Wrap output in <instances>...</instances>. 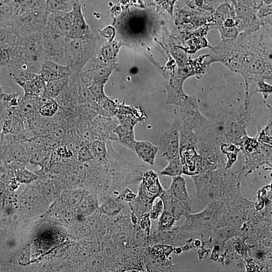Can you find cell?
Listing matches in <instances>:
<instances>
[{
	"mask_svg": "<svg viewBox=\"0 0 272 272\" xmlns=\"http://www.w3.org/2000/svg\"><path fill=\"white\" fill-rule=\"evenodd\" d=\"M258 29L223 39L207 54L210 64L220 62L243 77L245 93L258 81L271 80V25Z\"/></svg>",
	"mask_w": 272,
	"mask_h": 272,
	"instance_id": "1",
	"label": "cell"
},
{
	"mask_svg": "<svg viewBox=\"0 0 272 272\" xmlns=\"http://www.w3.org/2000/svg\"><path fill=\"white\" fill-rule=\"evenodd\" d=\"M178 106L179 118L190 127L197 153L218 167H225V155L220 150L223 143L221 130L200 112L194 96H189Z\"/></svg>",
	"mask_w": 272,
	"mask_h": 272,
	"instance_id": "2",
	"label": "cell"
},
{
	"mask_svg": "<svg viewBox=\"0 0 272 272\" xmlns=\"http://www.w3.org/2000/svg\"><path fill=\"white\" fill-rule=\"evenodd\" d=\"M177 64L169 67L165 75L166 79L165 86L167 92L166 103L179 106L188 96L183 90V84L188 78L195 76L200 78L209 69L210 64L207 55L200 56L195 59H188L182 51L173 53Z\"/></svg>",
	"mask_w": 272,
	"mask_h": 272,
	"instance_id": "3",
	"label": "cell"
},
{
	"mask_svg": "<svg viewBox=\"0 0 272 272\" xmlns=\"http://www.w3.org/2000/svg\"><path fill=\"white\" fill-rule=\"evenodd\" d=\"M46 59L41 30L20 39L15 46L12 59L7 66L13 77L21 73L39 74Z\"/></svg>",
	"mask_w": 272,
	"mask_h": 272,
	"instance_id": "4",
	"label": "cell"
},
{
	"mask_svg": "<svg viewBox=\"0 0 272 272\" xmlns=\"http://www.w3.org/2000/svg\"><path fill=\"white\" fill-rule=\"evenodd\" d=\"M111 142H107L108 154L105 167L110 194L140 182L144 173L148 169L145 165L126 160L114 150Z\"/></svg>",
	"mask_w": 272,
	"mask_h": 272,
	"instance_id": "5",
	"label": "cell"
},
{
	"mask_svg": "<svg viewBox=\"0 0 272 272\" xmlns=\"http://www.w3.org/2000/svg\"><path fill=\"white\" fill-rule=\"evenodd\" d=\"M225 210V205L219 201L207 205L199 213H185L183 216L185 221L180 227L192 232L202 241H205L211 237L216 228L221 226Z\"/></svg>",
	"mask_w": 272,
	"mask_h": 272,
	"instance_id": "6",
	"label": "cell"
},
{
	"mask_svg": "<svg viewBox=\"0 0 272 272\" xmlns=\"http://www.w3.org/2000/svg\"><path fill=\"white\" fill-rule=\"evenodd\" d=\"M114 117L118 121L114 130L118 142L133 151L136 141L134 127L138 123L146 119L145 112L140 107L127 105L124 102H119Z\"/></svg>",
	"mask_w": 272,
	"mask_h": 272,
	"instance_id": "7",
	"label": "cell"
},
{
	"mask_svg": "<svg viewBox=\"0 0 272 272\" xmlns=\"http://www.w3.org/2000/svg\"><path fill=\"white\" fill-rule=\"evenodd\" d=\"M242 151L244 162L242 171L245 175L251 173L263 165L271 169L272 146L259 142L254 136L246 135L238 144Z\"/></svg>",
	"mask_w": 272,
	"mask_h": 272,
	"instance_id": "8",
	"label": "cell"
},
{
	"mask_svg": "<svg viewBox=\"0 0 272 272\" xmlns=\"http://www.w3.org/2000/svg\"><path fill=\"white\" fill-rule=\"evenodd\" d=\"M253 103L251 96L245 95L242 103L235 113L225 122L221 130L223 143L238 145L241 139L247 135Z\"/></svg>",
	"mask_w": 272,
	"mask_h": 272,
	"instance_id": "9",
	"label": "cell"
},
{
	"mask_svg": "<svg viewBox=\"0 0 272 272\" xmlns=\"http://www.w3.org/2000/svg\"><path fill=\"white\" fill-rule=\"evenodd\" d=\"M94 35L78 38H66L65 56L67 65L74 74H79L93 57L96 48Z\"/></svg>",
	"mask_w": 272,
	"mask_h": 272,
	"instance_id": "10",
	"label": "cell"
},
{
	"mask_svg": "<svg viewBox=\"0 0 272 272\" xmlns=\"http://www.w3.org/2000/svg\"><path fill=\"white\" fill-rule=\"evenodd\" d=\"M150 236L153 245L161 243L172 245L174 247H180L183 252L195 248L194 241L195 239L200 238L180 226H174L166 230H159L152 226Z\"/></svg>",
	"mask_w": 272,
	"mask_h": 272,
	"instance_id": "11",
	"label": "cell"
},
{
	"mask_svg": "<svg viewBox=\"0 0 272 272\" xmlns=\"http://www.w3.org/2000/svg\"><path fill=\"white\" fill-rule=\"evenodd\" d=\"M117 65L115 61L106 60L98 56L93 57L80 72V80L86 86L92 83L105 85Z\"/></svg>",
	"mask_w": 272,
	"mask_h": 272,
	"instance_id": "12",
	"label": "cell"
},
{
	"mask_svg": "<svg viewBox=\"0 0 272 272\" xmlns=\"http://www.w3.org/2000/svg\"><path fill=\"white\" fill-rule=\"evenodd\" d=\"M45 4L27 10L17 17L13 26L20 38L42 30L45 15Z\"/></svg>",
	"mask_w": 272,
	"mask_h": 272,
	"instance_id": "13",
	"label": "cell"
},
{
	"mask_svg": "<svg viewBox=\"0 0 272 272\" xmlns=\"http://www.w3.org/2000/svg\"><path fill=\"white\" fill-rule=\"evenodd\" d=\"M179 127V120L176 114L169 128L160 138L159 150L168 163L181 161Z\"/></svg>",
	"mask_w": 272,
	"mask_h": 272,
	"instance_id": "14",
	"label": "cell"
},
{
	"mask_svg": "<svg viewBox=\"0 0 272 272\" xmlns=\"http://www.w3.org/2000/svg\"><path fill=\"white\" fill-rule=\"evenodd\" d=\"M42 32V31H41ZM44 52L46 58L67 65L65 44L67 37L42 32Z\"/></svg>",
	"mask_w": 272,
	"mask_h": 272,
	"instance_id": "15",
	"label": "cell"
},
{
	"mask_svg": "<svg viewBox=\"0 0 272 272\" xmlns=\"http://www.w3.org/2000/svg\"><path fill=\"white\" fill-rule=\"evenodd\" d=\"M190 177L194 183L197 197L200 199L206 206L220 201L219 194L210 171Z\"/></svg>",
	"mask_w": 272,
	"mask_h": 272,
	"instance_id": "16",
	"label": "cell"
},
{
	"mask_svg": "<svg viewBox=\"0 0 272 272\" xmlns=\"http://www.w3.org/2000/svg\"><path fill=\"white\" fill-rule=\"evenodd\" d=\"M90 122L95 140L105 142H118L114 130L118 124V121L115 117H107L97 114L92 118Z\"/></svg>",
	"mask_w": 272,
	"mask_h": 272,
	"instance_id": "17",
	"label": "cell"
},
{
	"mask_svg": "<svg viewBox=\"0 0 272 272\" xmlns=\"http://www.w3.org/2000/svg\"><path fill=\"white\" fill-rule=\"evenodd\" d=\"M13 78L22 88L24 97H40L44 91L46 82L39 74L21 73Z\"/></svg>",
	"mask_w": 272,
	"mask_h": 272,
	"instance_id": "18",
	"label": "cell"
},
{
	"mask_svg": "<svg viewBox=\"0 0 272 272\" xmlns=\"http://www.w3.org/2000/svg\"><path fill=\"white\" fill-rule=\"evenodd\" d=\"M0 160L26 164L29 162V157L25 142H0Z\"/></svg>",
	"mask_w": 272,
	"mask_h": 272,
	"instance_id": "19",
	"label": "cell"
},
{
	"mask_svg": "<svg viewBox=\"0 0 272 272\" xmlns=\"http://www.w3.org/2000/svg\"><path fill=\"white\" fill-rule=\"evenodd\" d=\"M72 74V72L67 65L55 62L47 58L43 60L39 73L46 83L70 77Z\"/></svg>",
	"mask_w": 272,
	"mask_h": 272,
	"instance_id": "20",
	"label": "cell"
},
{
	"mask_svg": "<svg viewBox=\"0 0 272 272\" xmlns=\"http://www.w3.org/2000/svg\"><path fill=\"white\" fill-rule=\"evenodd\" d=\"M72 11L71 31L68 38H78L93 35L86 23L80 2L75 4Z\"/></svg>",
	"mask_w": 272,
	"mask_h": 272,
	"instance_id": "21",
	"label": "cell"
},
{
	"mask_svg": "<svg viewBox=\"0 0 272 272\" xmlns=\"http://www.w3.org/2000/svg\"><path fill=\"white\" fill-rule=\"evenodd\" d=\"M138 188L155 199L159 197L164 189L162 187L157 172L148 169L143 174Z\"/></svg>",
	"mask_w": 272,
	"mask_h": 272,
	"instance_id": "22",
	"label": "cell"
},
{
	"mask_svg": "<svg viewBox=\"0 0 272 272\" xmlns=\"http://www.w3.org/2000/svg\"><path fill=\"white\" fill-rule=\"evenodd\" d=\"M99 207L97 194L86 190L79 204L75 209L76 220L85 221L86 218L97 211Z\"/></svg>",
	"mask_w": 272,
	"mask_h": 272,
	"instance_id": "23",
	"label": "cell"
},
{
	"mask_svg": "<svg viewBox=\"0 0 272 272\" xmlns=\"http://www.w3.org/2000/svg\"><path fill=\"white\" fill-rule=\"evenodd\" d=\"M168 189L173 196L183 203L186 212L191 213L192 201L187 191L185 178L182 175L172 177Z\"/></svg>",
	"mask_w": 272,
	"mask_h": 272,
	"instance_id": "24",
	"label": "cell"
},
{
	"mask_svg": "<svg viewBox=\"0 0 272 272\" xmlns=\"http://www.w3.org/2000/svg\"><path fill=\"white\" fill-rule=\"evenodd\" d=\"M98 199L99 210L108 217L117 215L128 206V203L122 201L117 195L113 194L103 196Z\"/></svg>",
	"mask_w": 272,
	"mask_h": 272,
	"instance_id": "25",
	"label": "cell"
},
{
	"mask_svg": "<svg viewBox=\"0 0 272 272\" xmlns=\"http://www.w3.org/2000/svg\"><path fill=\"white\" fill-rule=\"evenodd\" d=\"M108 216L98 209L94 213L87 217L85 221L90 226L95 236L101 242L107 232Z\"/></svg>",
	"mask_w": 272,
	"mask_h": 272,
	"instance_id": "26",
	"label": "cell"
},
{
	"mask_svg": "<svg viewBox=\"0 0 272 272\" xmlns=\"http://www.w3.org/2000/svg\"><path fill=\"white\" fill-rule=\"evenodd\" d=\"M20 15V7L17 1L0 0V26L10 25Z\"/></svg>",
	"mask_w": 272,
	"mask_h": 272,
	"instance_id": "27",
	"label": "cell"
},
{
	"mask_svg": "<svg viewBox=\"0 0 272 272\" xmlns=\"http://www.w3.org/2000/svg\"><path fill=\"white\" fill-rule=\"evenodd\" d=\"M159 197L163 201L164 210L171 214L176 221H179L187 213L183 203L173 196L168 189H164Z\"/></svg>",
	"mask_w": 272,
	"mask_h": 272,
	"instance_id": "28",
	"label": "cell"
},
{
	"mask_svg": "<svg viewBox=\"0 0 272 272\" xmlns=\"http://www.w3.org/2000/svg\"><path fill=\"white\" fill-rule=\"evenodd\" d=\"M159 151V148L147 141H136L133 152L141 160L153 165Z\"/></svg>",
	"mask_w": 272,
	"mask_h": 272,
	"instance_id": "29",
	"label": "cell"
},
{
	"mask_svg": "<svg viewBox=\"0 0 272 272\" xmlns=\"http://www.w3.org/2000/svg\"><path fill=\"white\" fill-rule=\"evenodd\" d=\"M123 248L107 233L101 241L100 252L105 259L116 263L117 259Z\"/></svg>",
	"mask_w": 272,
	"mask_h": 272,
	"instance_id": "30",
	"label": "cell"
},
{
	"mask_svg": "<svg viewBox=\"0 0 272 272\" xmlns=\"http://www.w3.org/2000/svg\"><path fill=\"white\" fill-rule=\"evenodd\" d=\"M10 166L15 178L19 183L29 184L37 178V174L27 170L24 163L12 162Z\"/></svg>",
	"mask_w": 272,
	"mask_h": 272,
	"instance_id": "31",
	"label": "cell"
},
{
	"mask_svg": "<svg viewBox=\"0 0 272 272\" xmlns=\"http://www.w3.org/2000/svg\"><path fill=\"white\" fill-rule=\"evenodd\" d=\"M86 190L82 187L66 189L61 194V201L65 206L75 209L81 201Z\"/></svg>",
	"mask_w": 272,
	"mask_h": 272,
	"instance_id": "32",
	"label": "cell"
},
{
	"mask_svg": "<svg viewBox=\"0 0 272 272\" xmlns=\"http://www.w3.org/2000/svg\"><path fill=\"white\" fill-rule=\"evenodd\" d=\"M70 228L74 238L79 241L92 240L95 237L92 229L85 221H75L70 225Z\"/></svg>",
	"mask_w": 272,
	"mask_h": 272,
	"instance_id": "33",
	"label": "cell"
},
{
	"mask_svg": "<svg viewBox=\"0 0 272 272\" xmlns=\"http://www.w3.org/2000/svg\"><path fill=\"white\" fill-rule=\"evenodd\" d=\"M20 39L12 24L0 26V48L15 46Z\"/></svg>",
	"mask_w": 272,
	"mask_h": 272,
	"instance_id": "34",
	"label": "cell"
},
{
	"mask_svg": "<svg viewBox=\"0 0 272 272\" xmlns=\"http://www.w3.org/2000/svg\"><path fill=\"white\" fill-rule=\"evenodd\" d=\"M70 77L46 83L43 94L51 99H55L67 86Z\"/></svg>",
	"mask_w": 272,
	"mask_h": 272,
	"instance_id": "35",
	"label": "cell"
},
{
	"mask_svg": "<svg viewBox=\"0 0 272 272\" xmlns=\"http://www.w3.org/2000/svg\"><path fill=\"white\" fill-rule=\"evenodd\" d=\"M220 150L226 157L225 168L231 169L237 159L238 153L240 151L239 146L232 143H222L220 145Z\"/></svg>",
	"mask_w": 272,
	"mask_h": 272,
	"instance_id": "36",
	"label": "cell"
},
{
	"mask_svg": "<svg viewBox=\"0 0 272 272\" xmlns=\"http://www.w3.org/2000/svg\"><path fill=\"white\" fill-rule=\"evenodd\" d=\"M83 271H106L105 259L100 252H93L91 254Z\"/></svg>",
	"mask_w": 272,
	"mask_h": 272,
	"instance_id": "37",
	"label": "cell"
},
{
	"mask_svg": "<svg viewBox=\"0 0 272 272\" xmlns=\"http://www.w3.org/2000/svg\"><path fill=\"white\" fill-rule=\"evenodd\" d=\"M120 46L121 43L119 42L116 41L111 42L103 46L99 50L97 56L106 60L115 61V58Z\"/></svg>",
	"mask_w": 272,
	"mask_h": 272,
	"instance_id": "38",
	"label": "cell"
},
{
	"mask_svg": "<svg viewBox=\"0 0 272 272\" xmlns=\"http://www.w3.org/2000/svg\"><path fill=\"white\" fill-rule=\"evenodd\" d=\"M107 142L95 140L92 142L90 148L94 159L98 161L106 159L108 154Z\"/></svg>",
	"mask_w": 272,
	"mask_h": 272,
	"instance_id": "39",
	"label": "cell"
},
{
	"mask_svg": "<svg viewBox=\"0 0 272 272\" xmlns=\"http://www.w3.org/2000/svg\"><path fill=\"white\" fill-rule=\"evenodd\" d=\"M271 120H269L264 126H258L255 135L260 143L272 146Z\"/></svg>",
	"mask_w": 272,
	"mask_h": 272,
	"instance_id": "40",
	"label": "cell"
},
{
	"mask_svg": "<svg viewBox=\"0 0 272 272\" xmlns=\"http://www.w3.org/2000/svg\"><path fill=\"white\" fill-rule=\"evenodd\" d=\"M176 220L166 211L164 210L158 218L156 228L159 230H166L174 227Z\"/></svg>",
	"mask_w": 272,
	"mask_h": 272,
	"instance_id": "41",
	"label": "cell"
},
{
	"mask_svg": "<svg viewBox=\"0 0 272 272\" xmlns=\"http://www.w3.org/2000/svg\"><path fill=\"white\" fill-rule=\"evenodd\" d=\"M159 176L174 177L182 175V166L181 162L168 163L167 165L157 172Z\"/></svg>",
	"mask_w": 272,
	"mask_h": 272,
	"instance_id": "42",
	"label": "cell"
},
{
	"mask_svg": "<svg viewBox=\"0 0 272 272\" xmlns=\"http://www.w3.org/2000/svg\"><path fill=\"white\" fill-rule=\"evenodd\" d=\"M59 105L56 101H53L41 105L39 109V113L44 117H51L57 112Z\"/></svg>",
	"mask_w": 272,
	"mask_h": 272,
	"instance_id": "43",
	"label": "cell"
},
{
	"mask_svg": "<svg viewBox=\"0 0 272 272\" xmlns=\"http://www.w3.org/2000/svg\"><path fill=\"white\" fill-rule=\"evenodd\" d=\"M0 96L7 109L17 106L21 100L18 93L7 94L1 92Z\"/></svg>",
	"mask_w": 272,
	"mask_h": 272,
	"instance_id": "44",
	"label": "cell"
},
{
	"mask_svg": "<svg viewBox=\"0 0 272 272\" xmlns=\"http://www.w3.org/2000/svg\"><path fill=\"white\" fill-rule=\"evenodd\" d=\"M164 211V205L162 200L159 197L156 198L153 203L149 213L151 220L158 219Z\"/></svg>",
	"mask_w": 272,
	"mask_h": 272,
	"instance_id": "45",
	"label": "cell"
},
{
	"mask_svg": "<svg viewBox=\"0 0 272 272\" xmlns=\"http://www.w3.org/2000/svg\"><path fill=\"white\" fill-rule=\"evenodd\" d=\"M136 225L145 234L150 235L152 224L149 213L143 215L138 220Z\"/></svg>",
	"mask_w": 272,
	"mask_h": 272,
	"instance_id": "46",
	"label": "cell"
},
{
	"mask_svg": "<svg viewBox=\"0 0 272 272\" xmlns=\"http://www.w3.org/2000/svg\"><path fill=\"white\" fill-rule=\"evenodd\" d=\"M77 159L80 162L88 161L94 159L90 146L82 145L77 153Z\"/></svg>",
	"mask_w": 272,
	"mask_h": 272,
	"instance_id": "47",
	"label": "cell"
},
{
	"mask_svg": "<svg viewBox=\"0 0 272 272\" xmlns=\"http://www.w3.org/2000/svg\"><path fill=\"white\" fill-rule=\"evenodd\" d=\"M176 0H155L153 3L158 11H165L172 14L174 5Z\"/></svg>",
	"mask_w": 272,
	"mask_h": 272,
	"instance_id": "48",
	"label": "cell"
},
{
	"mask_svg": "<svg viewBox=\"0 0 272 272\" xmlns=\"http://www.w3.org/2000/svg\"><path fill=\"white\" fill-rule=\"evenodd\" d=\"M137 194L134 193L128 187H125L120 190L117 196L122 201L128 203L132 201L135 197Z\"/></svg>",
	"mask_w": 272,
	"mask_h": 272,
	"instance_id": "49",
	"label": "cell"
},
{
	"mask_svg": "<svg viewBox=\"0 0 272 272\" xmlns=\"http://www.w3.org/2000/svg\"><path fill=\"white\" fill-rule=\"evenodd\" d=\"M8 111L0 96V132L7 117Z\"/></svg>",
	"mask_w": 272,
	"mask_h": 272,
	"instance_id": "50",
	"label": "cell"
},
{
	"mask_svg": "<svg viewBox=\"0 0 272 272\" xmlns=\"http://www.w3.org/2000/svg\"><path fill=\"white\" fill-rule=\"evenodd\" d=\"M30 258V252L27 249H24L22 250L19 257L20 261L22 264H26L29 261Z\"/></svg>",
	"mask_w": 272,
	"mask_h": 272,
	"instance_id": "51",
	"label": "cell"
},
{
	"mask_svg": "<svg viewBox=\"0 0 272 272\" xmlns=\"http://www.w3.org/2000/svg\"><path fill=\"white\" fill-rule=\"evenodd\" d=\"M154 1H155V0H150V1L153 2Z\"/></svg>",
	"mask_w": 272,
	"mask_h": 272,
	"instance_id": "52",
	"label": "cell"
},
{
	"mask_svg": "<svg viewBox=\"0 0 272 272\" xmlns=\"http://www.w3.org/2000/svg\"><path fill=\"white\" fill-rule=\"evenodd\" d=\"M15 1H18V0H15Z\"/></svg>",
	"mask_w": 272,
	"mask_h": 272,
	"instance_id": "53",
	"label": "cell"
}]
</instances>
